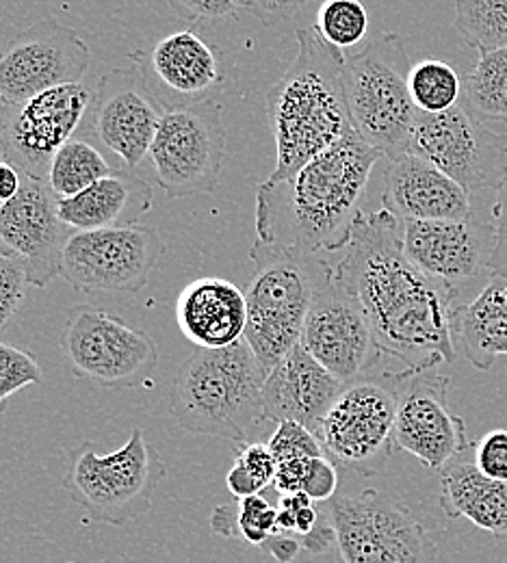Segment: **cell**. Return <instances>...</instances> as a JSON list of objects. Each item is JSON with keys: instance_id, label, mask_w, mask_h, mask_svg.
<instances>
[{"instance_id": "cell-1", "label": "cell", "mask_w": 507, "mask_h": 563, "mask_svg": "<svg viewBox=\"0 0 507 563\" xmlns=\"http://www.w3.org/2000/svg\"><path fill=\"white\" fill-rule=\"evenodd\" d=\"M401 228L386 209L361 212L332 269L363 303L379 352L397 357L408 371H432L455 360L451 314L460 301L410 263Z\"/></svg>"}, {"instance_id": "cell-2", "label": "cell", "mask_w": 507, "mask_h": 563, "mask_svg": "<svg viewBox=\"0 0 507 563\" xmlns=\"http://www.w3.org/2000/svg\"><path fill=\"white\" fill-rule=\"evenodd\" d=\"M382 152L352 135L280 183L256 189V243L326 256L343 252Z\"/></svg>"}, {"instance_id": "cell-3", "label": "cell", "mask_w": 507, "mask_h": 563, "mask_svg": "<svg viewBox=\"0 0 507 563\" xmlns=\"http://www.w3.org/2000/svg\"><path fill=\"white\" fill-rule=\"evenodd\" d=\"M297 57L267 91L276 167L267 183L295 176L306 163L356 135L343 93L345 55L315 26L297 29Z\"/></svg>"}, {"instance_id": "cell-4", "label": "cell", "mask_w": 507, "mask_h": 563, "mask_svg": "<svg viewBox=\"0 0 507 563\" xmlns=\"http://www.w3.org/2000/svg\"><path fill=\"white\" fill-rule=\"evenodd\" d=\"M263 384L265 373L243 339L223 350H196L174 377L169 410L189 433L245 444L265 422Z\"/></svg>"}, {"instance_id": "cell-5", "label": "cell", "mask_w": 507, "mask_h": 563, "mask_svg": "<svg viewBox=\"0 0 507 563\" xmlns=\"http://www.w3.org/2000/svg\"><path fill=\"white\" fill-rule=\"evenodd\" d=\"M250 258L254 272L243 288L247 303L243 341L267 377L299 345L310 303L330 278L332 265L326 256L263 245H252Z\"/></svg>"}, {"instance_id": "cell-6", "label": "cell", "mask_w": 507, "mask_h": 563, "mask_svg": "<svg viewBox=\"0 0 507 563\" xmlns=\"http://www.w3.org/2000/svg\"><path fill=\"white\" fill-rule=\"evenodd\" d=\"M410 62L404 40L384 33L345 59L343 93L350 122L361 140L395 161L410 150L419 109L412 102Z\"/></svg>"}, {"instance_id": "cell-7", "label": "cell", "mask_w": 507, "mask_h": 563, "mask_svg": "<svg viewBox=\"0 0 507 563\" xmlns=\"http://www.w3.org/2000/svg\"><path fill=\"white\" fill-rule=\"evenodd\" d=\"M165 475L167 462L135 427L126 444L107 455L96 453L91 442L74 446L62 486L91 520L122 527L150 511Z\"/></svg>"}, {"instance_id": "cell-8", "label": "cell", "mask_w": 507, "mask_h": 563, "mask_svg": "<svg viewBox=\"0 0 507 563\" xmlns=\"http://www.w3.org/2000/svg\"><path fill=\"white\" fill-rule=\"evenodd\" d=\"M330 522L343 563H436L426 525L399 498L379 490L334 496Z\"/></svg>"}, {"instance_id": "cell-9", "label": "cell", "mask_w": 507, "mask_h": 563, "mask_svg": "<svg viewBox=\"0 0 507 563\" xmlns=\"http://www.w3.org/2000/svg\"><path fill=\"white\" fill-rule=\"evenodd\" d=\"M399 373L364 375L343 386L319 429L326 455L350 471L375 475L395 449Z\"/></svg>"}, {"instance_id": "cell-10", "label": "cell", "mask_w": 507, "mask_h": 563, "mask_svg": "<svg viewBox=\"0 0 507 563\" xmlns=\"http://www.w3.org/2000/svg\"><path fill=\"white\" fill-rule=\"evenodd\" d=\"M59 345L74 377L104 388H137L158 366V347L147 332L87 303L68 310Z\"/></svg>"}, {"instance_id": "cell-11", "label": "cell", "mask_w": 507, "mask_h": 563, "mask_svg": "<svg viewBox=\"0 0 507 563\" xmlns=\"http://www.w3.org/2000/svg\"><path fill=\"white\" fill-rule=\"evenodd\" d=\"M147 156L167 198L213 194L225 158L221 107L205 102L167 109Z\"/></svg>"}, {"instance_id": "cell-12", "label": "cell", "mask_w": 507, "mask_h": 563, "mask_svg": "<svg viewBox=\"0 0 507 563\" xmlns=\"http://www.w3.org/2000/svg\"><path fill=\"white\" fill-rule=\"evenodd\" d=\"M410 154L426 158L469 196L499 189L507 167V137L493 133L466 104L444 113H419Z\"/></svg>"}, {"instance_id": "cell-13", "label": "cell", "mask_w": 507, "mask_h": 563, "mask_svg": "<svg viewBox=\"0 0 507 563\" xmlns=\"http://www.w3.org/2000/svg\"><path fill=\"white\" fill-rule=\"evenodd\" d=\"M96 91L85 82L62 85L24 102L0 107V143L22 174L46 180L55 154L87 120Z\"/></svg>"}, {"instance_id": "cell-14", "label": "cell", "mask_w": 507, "mask_h": 563, "mask_svg": "<svg viewBox=\"0 0 507 563\" xmlns=\"http://www.w3.org/2000/svg\"><path fill=\"white\" fill-rule=\"evenodd\" d=\"M165 256L154 228L126 225L74 232L62 278L78 292H140Z\"/></svg>"}, {"instance_id": "cell-15", "label": "cell", "mask_w": 507, "mask_h": 563, "mask_svg": "<svg viewBox=\"0 0 507 563\" xmlns=\"http://www.w3.org/2000/svg\"><path fill=\"white\" fill-rule=\"evenodd\" d=\"M299 345L343 384L368 375L384 355L363 303L334 278V269L310 303Z\"/></svg>"}, {"instance_id": "cell-16", "label": "cell", "mask_w": 507, "mask_h": 563, "mask_svg": "<svg viewBox=\"0 0 507 563\" xmlns=\"http://www.w3.org/2000/svg\"><path fill=\"white\" fill-rule=\"evenodd\" d=\"M449 386L451 379L434 368L399 373L395 449L438 473L471 449L466 422L449 408Z\"/></svg>"}, {"instance_id": "cell-17", "label": "cell", "mask_w": 507, "mask_h": 563, "mask_svg": "<svg viewBox=\"0 0 507 563\" xmlns=\"http://www.w3.org/2000/svg\"><path fill=\"white\" fill-rule=\"evenodd\" d=\"M89 46L57 20H42L15 35L0 53V98L24 102L42 91L82 82Z\"/></svg>"}, {"instance_id": "cell-18", "label": "cell", "mask_w": 507, "mask_h": 563, "mask_svg": "<svg viewBox=\"0 0 507 563\" xmlns=\"http://www.w3.org/2000/svg\"><path fill=\"white\" fill-rule=\"evenodd\" d=\"M73 234L57 212V196L46 180L24 174L18 196L0 207V252L22 263L29 286L46 288L62 276Z\"/></svg>"}, {"instance_id": "cell-19", "label": "cell", "mask_w": 507, "mask_h": 563, "mask_svg": "<svg viewBox=\"0 0 507 563\" xmlns=\"http://www.w3.org/2000/svg\"><path fill=\"white\" fill-rule=\"evenodd\" d=\"M165 107L152 96L144 74L133 64L107 71L87 113L89 135L135 169L150 154Z\"/></svg>"}, {"instance_id": "cell-20", "label": "cell", "mask_w": 507, "mask_h": 563, "mask_svg": "<svg viewBox=\"0 0 507 563\" xmlns=\"http://www.w3.org/2000/svg\"><path fill=\"white\" fill-rule=\"evenodd\" d=\"M401 243L410 263L455 295L462 286L491 278L493 223L475 212L460 221H401Z\"/></svg>"}, {"instance_id": "cell-21", "label": "cell", "mask_w": 507, "mask_h": 563, "mask_svg": "<svg viewBox=\"0 0 507 563\" xmlns=\"http://www.w3.org/2000/svg\"><path fill=\"white\" fill-rule=\"evenodd\" d=\"M131 59L165 111L216 102L225 87L218 48L194 29L158 40L147 53H131Z\"/></svg>"}, {"instance_id": "cell-22", "label": "cell", "mask_w": 507, "mask_h": 563, "mask_svg": "<svg viewBox=\"0 0 507 563\" xmlns=\"http://www.w3.org/2000/svg\"><path fill=\"white\" fill-rule=\"evenodd\" d=\"M343 382L326 371L301 345H295L265 377V421H295L319 438L321 422L343 390Z\"/></svg>"}, {"instance_id": "cell-23", "label": "cell", "mask_w": 507, "mask_h": 563, "mask_svg": "<svg viewBox=\"0 0 507 563\" xmlns=\"http://www.w3.org/2000/svg\"><path fill=\"white\" fill-rule=\"evenodd\" d=\"M382 209L399 221H460L473 214L471 196L432 163L410 152L386 167Z\"/></svg>"}, {"instance_id": "cell-24", "label": "cell", "mask_w": 507, "mask_h": 563, "mask_svg": "<svg viewBox=\"0 0 507 563\" xmlns=\"http://www.w3.org/2000/svg\"><path fill=\"white\" fill-rule=\"evenodd\" d=\"M176 323L198 350L230 347L245 332V292L223 278L194 280L176 299Z\"/></svg>"}, {"instance_id": "cell-25", "label": "cell", "mask_w": 507, "mask_h": 563, "mask_svg": "<svg viewBox=\"0 0 507 563\" xmlns=\"http://www.w3.org/2000/svg\"><path fill=\"white\" fill-rule=\"evenodd\" d=\"M152 205L154 189L150 183L137 174L113 169L78 196L57 200V212L74 232H87L137 225Z\"/></svg>"}, {"instance_id": "cell-26", "label": "cell", "mask_w": 507, "mask_h": 563, "mask_svg": "<svg viewBox=\"0 0 507 563\" xmlns=\"http://www.w3.org/2000/svg\"><path fill=\"white\" fill-rule=\"evenodd\" d=\"M453 350L480 371L507 355V274H491L482 290L451 314Z\"/></svg>"}, {"instance_id": "cell-27", "label": "cell", "mask_w": 507, "mask_h": 563, "mask_svg": "<svg viewBox=\"0 0 507 563\" xmlns=\"http://www.w3.org/2000/svg\"><path fill=\"white\" fill-rule=\"evenodd\" d=\"M438 503L449 518H464L477 529L507 538V482L484 475L475 462L453 460L440 471Z\"/></svg>"}, {"instance_id": "cell-28", "label": "cell", "mask_w": 507, "mask_h": 563, "mask_svg": "<svg viewBox=\"0 0 507 563\" xmlns=\"http://www.w3.org/2000/svg\"><path fill=\"white\" fill-rule=\"evenodd\" d=\"M464 104L482 122L507 124V48L482 53L464 80Z\"/></svg>"}, {"instance_id": "cell-29", "label": "cell", "mask_w": 507, "mask_h": 563, "mask_svg": "<svg viewBox=\"0 0 507 563\" xmlns=\"http://www.w3.org/2000/svg\"><path fill=\"white\" fill-rule=\"evenodd\" d=\"M111 172L113 167L98 147L89 141L74 137L55 154L46 183L57 200H66L78 196Z\"/></svg>"}, {"instance_id": "cell-30", "label": "cell", "mask_w": 507, "mask_h": 563, "mask_svg": "<svg viewBox=\"0 0 507 563\" xmlns=\"http://www.w3.org/2000/svg\"><path fill=\"white\" fill-rule=\"evenodd\" d=\"M278 527V507L263 494L236 498L232 505H219L211 516V529L223 538H236L252 547H263Z\"/></svg>"}, {"instance_id": "cell-31", "label": "cell", "mask_w": 507, "mask_h": 563, "mask_svg": "<svg viewBox=\"0 0 507 563\" xmlns=\"http://www.w3.org/2000/svg\"><path fill=\"white\" fill-rule=\"evenodd\" d=\"M306 494H283L278 500L276 536H290L315 555L328 553L337 547V533L330 516L321 514Z\"/></svg>"}, {"instance_id": "cell-32", "label": "cell", "mask_w": 507, "mask_h": 563, "mask_svg": "<svg viewBox=\"0 0 507 563\" xmlns=\"http://www.w3.org/2000/svg\"><path fill=\"white\" fill-rule=\"evenodd\" d=\"M455 31L480 55L507 48V0H455Z\"/></svg>"}, {"instance_id": "cell-33", "label": "cell", "mask_w": 507, "mask_h": 563, "mask_svg": "<svg viewBox=\"0 0 507 563\" xmlns=\"http://www.w3.org/2000/svg\"><path fill=\"white\" fill-rule=\"evenodd\" d=\"M408 87L419 113H444L460 104L464 82L455 68L438 59H423L410 68Z\"/></svg>"}, {"instance_id": "cell-34", "label": "cell", "mask_w": 507, "mask_h": 563, "mask_svg": "<svg viewBox=\"0 0 507 563\" xmlns=\"http://www.w3.org/2000/svg\"><path fill=\"white\" fill-rule=\"evenodd\" d=\"M317 33L337 48L361 44L368 31V13L361 0H326L317 11Z\"/></svg>"}, {"instance_id": "cell-35", "label": "cell", "mask_w": 507, "mask_h": 563, "mask_svg": "<svg viewBox=\"0 0 507 563\" xmlns=\"http://www.w3.org/2000/svg\"><path fill=\"white\" fill-rule=\"evenodd\" d=\"M35 384H42V366L35 353L0 341V415L13 395Z\"/></svg>"}, {"instance_id": "cell-36", "label": "cell", "mask_w": 507, "mask_h": 563, "mask_svg": "<svg viewBox=\"0 0 507 563\" xmlns=\"http://www.w3.org/2000/svg\"><path fill=\"white\" fill-rule=\"evenodd\" d=\"M267 444H269L276 462H285L293 457L326 455L321 440L310 429H306L304 424L295 421L276 422V429Z\"/></svg>"}, {"instance_id": "cell-37", "label": "cell", "mask_w": 507, "mask_h": 563, "mask_svg": "<svg viewBox=\"0 0 507 563\" xmlns=\"http://www.w3.org/2000/svg\"><path fill=\"white\" fill-rule=\"evenodd\" d=\"M26 288H29V278L22 263L0 252V332L18 314L24 301Z\"/></svg>"}, {"instance_id": "cell-38", "label": "cell", "mask_w": 507, "mask_h": 563, "mask_svg": "<svg viewBox=\"0 0 507 563\" xmlns=\"http://www.w3.org/2000/svg\"><path fill=\"white\" fill-rule=\"evenodd\" d=\"M477 468L499 482H507V429H493L473 444Z\"/></svg>"}, {"instance_id": "cell-39", "label": "cell", "mask_w": 507, "mask_h": 563, "mask_svg": "<svg viewBox=\"0 0 507 563\" xmlns=\"http://www.w3.org/2000/svg\"><path fill=\"white\" fill-rule=\"evenodd\" d=\"M236 466H241L263 490L274 486L278 462L267 442H245L236 451Z\"/></svg>"}, {"instance_id": "cell-40", "label": "cell", "mask_w": 507, "mask_h": 563, "mask_svg": "<svg viewBox=\"0 0 507 563\" xmlns=\"http://www.w3.org/2000/svg\"><path fill=\"white\" fill-rule=\"evenodd\" d=\"M339 488V471L337 464L328 455L310 457L304 482H301V494H306L310 500H332Z\"/></svg>"}, {"instance_id": "cell-41", "label": "cell", "mask_w": 507, "mask_h": 563, "mask_svg": "<svg viewBox=\"0 0 507 563\" xmlns=\"http://www.w3.org/2000/svg\"><path fill=\"white\" fill-rule=\"evenodd\" d=\"M174 13L187 22L225 20L234 18L243 7V0H167Z\"/></svg>"}, {"instance_id": "cell-42", "label": "cell", "mask_w": 507, "mask_h": 563, "mask_svg": "<svg viewBox=\"0 0 507 563\" xmlns=\"http://www.w3.org/2000/svg\"><path fill=\"white\" fill-rule=\"evenodd\" d=\"M493 232L495 247L491 256V272L507 274V167L497 189V202L493 207Z\"/></svg>"}, {"instance_id": "cell-43", "label": "cell", "mask_w": 507, "mask_h": 563, "mask_svg": "<svg viewBox=\"0 0 507 563\" xmlns=\"http://www.w3.org/2000/svg\"><path fill=\"white\" fill-rule=\"evenodd\" d=\"M308 0H243V7L265 26H276L295 15Z\"/></svg>"}, {"instance_id": "cell-44", "label": "cell", "mask_w": 507, "mask_h": 563, "mask_svg": "<svg viewBox=\"0 0 507 563\" xmlns=\"http://www.w3.org/2000/svg\"><path fill=\"white\" fill-rule=\"evenodd\" d=\"M261 549L278 563H290L299 555V551L304 547L299 540H295L290 536H272Z\"/></svg>"}, {"instance_id": "cell-45", "label": "cell", "mask_w": 507, "mask_h": 563, "mask_svg": "<svg viewBox=\"0 0 507 563\" xmlns=\"http://www.w3.org/2000/svg\"><path fill=\"white\" fill-rule=\"evenodd\" d=\"M225 488L230 490L234 498H247V496L263 493V488L236 464L225 475Z\"/></svg>"}, {"instance_id": "cell-46", "label": "cell", "mask_w": 507, "mask_h": 563, "mask_svg": "<svg viewBox=\"0 0 507 563\" xmlns=\"http://www.w3.org/2000/svg\"><path fill=\"white\" fill-rule=\"evenodd\" d=\"M0 161H7V154H4V147H2V143H0Z\"/></svg>"}, {"instance_id": "cell-47", "label": "cell", "mask_w": 507, "mask_h": 563, "mask_svg": "<svg viewBox=\"0 0 507 563\" xmlns=\"http://www.w3.org/2000/svg\"><path fill=\"white\" fill-rule=\"evenodd\" d=\"M0 107H2V98H0Z\"/></svg>"}]
</instances>
